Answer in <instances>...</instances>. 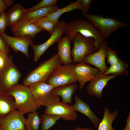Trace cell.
<instances>
[{"label":"cell","mask_w":130,"mask_h":130,"mask_svg":"<svg viewBox=\"0 0 130 130\" xmlns=\"http://www.w3.org/2000/svg\"><path fill=\"white\" fill-rule=\"evenodd\" d=\"M78 32L85 37L94 39L96 52L105 41L100 32L86 19L78 18L66 24L64 33L71 42L72 41L75 35Z\"/></svg>","instance_id":"1"},{"label":"cell","mask_w":130,"mask_h":130,"mask_svg":"<svg viewBox=\"0 0 130 130\" xmlns=\"http://www.w3.org/2000/svg\"><path fill=\"white\" fill-rule=\"evenodd\" d=\"M7 93L13 97L16 109L23 114L36 111L40 107L28 87L18 84L12 87Z\"/></svg>","instance_id":"2"},{"label":"cell","mask_w":130,"mask_h":130,"mask_svg":"<svg viewBox=\"0 0 130 130\" xmlns=\"http://www.w3.org/2000/svg\"><path fill=\"white\" fill-rule=\"evenodd\" d=\"M62 64L58 54L53 55L50 58L41 63L36 68L30 72L24 78L23 85L28 87L37 82H46L54 70Z\"/></svg>","instance_id":"3"},{"label":"cell","mask_w":130,"mask_h":130,"mask_svg":"<svg viewBox=\"0 0 130 130\" xmlns=\"http://www.w3.org/2000/svg\"><path fill=\"white\" fill-rule=\"evenodd\" d=\"M82 15L98 30L105 39L119 29L125 27L128 24L114 17H104L97 14L82 13Z\"/></svg>","instance_id":"4"},{"label":"cell","mask_w":130,"mask_h":130,"mask_svg":"<svg viewBox=\"0 0 130 130\" xmlns=\"http://www.w3.org/2000/svg\"><path fill=\"white\" fill-rule=\"evenodd\" d=\"M73 46L71 50L72 63L83 62L86 56L96 52L95 41L92 37H86L78 32L74 35Z\"/></svg>","instance_id":"5"},{"label":"cell","mask_w":130,"mask_h":130,"mask_svg":"<svg viewBox=\"0 0 130 130\" xmlns=\"http://www.w3.org/2000/svg\"><path fill=\"white\" fill-rule=\"evenodd\" d=\"M78 81L73 63L59 65L48 78L46 83L54 88L67 85Z\"/></svg>","instance_id":"6"},{"label":"cell","mask_w":130,"mask_h":130,"mask_svg":"<svg viewBox=\"0 0 130 130\" xmlns=\"http://www.w3.org/2000/svg\"><path fill=\"white\" fill-rule=\"evenodd\" d=\"M34 98L39 106L48 107L59 101V96L51 95V90L54 87L44 82L33 84L29 86Z\"/></svg>","instance_id":"7"},{"label":"cell","mask_w":130,"mask_h":130,"mask_svg":"<svg viewBox=\"0 0 130 130\" xmlns=\"http://www.w3.org/2000/svg\"><path fill=\"white\" fill-rule=\"evenodd\" d=\"M21 74L9 54L5 66L0 70V91L7 93L12 86L18 84Z\"/></svg>","instance_id":"8"},{"label":"cell","mask_w":130,"mask_h":130,"mask_svg":"<svg viewBox=\"0 0 130 130\" xmlns=\"http://www.w3.org/2000/svg\"><path fill=\"white\" fill-rule=\"evenodd\" d=\"M66 27V23L64 20H63L56 26L50 37L45 42L40 45L33 44L31 45L34 51V59L35 62L38 61L41 56L50 46L59 42Z\"/></svg>","instance_id":"9"},{"label":"cell","mask_w":130,"mask_h":130,"mask_svg":"<svg viewBox=\"0 0 130 130\" xmlns=\"http://www.w3.org/2000/svg\"><path fill=\"white\" fill-rule=\"evenodd\" d=\"M24 114L18 110L10 111L4 117L0 119V126L2 130H26V119Z\"/></svg>","instance_id":"10"},{"label":"cell","mask_w":130,"mask_h":130,"mask_svg":"<svg viewBox=\"0 0 130 130\" xmlns=\"http://www.w3.org/2000/svg\"><path fill=\"white\" fill-rule=\"evenodd\" d=\"M117 76L114 74L106 75L99 72L90 81L87 85L86 90L88 94L98 99L101 98L103 95V90L108 81Z\"/></svg>","instance_id":"11"},{"label":"cell","mask_w":130,"mask_h":130,"mask_svg":"<svg viewBox=\"0 0 130 130\" xmlns=\"http://www.w3.org/2000/svg\"><path fill=\"white\" fill-rule=\"evenodd\" d=\"M44 112L48 114L59 116L66 121L75 120L77 119L78 116L72 105L59 101L46 107Z\"/></svg>","instance_id":"12"},{"label":"cell","mask_w":130,"mask_h":130,"mask_svg":"<svg viewBox=\"0 0 130 130\" xmlns=\"http://www.w3.org/2000/svg\"><path fill=\"white\" fill-rule=\"evenodd\" d=\"M109 44L108 42L105 41L98 51L85 57L83 62L94 65L99 70L100 73L104 74L108 69L105 59L107 55V46Z\"/></svg>","instance_id":"13"},{"label":"cell","mask_w":130,"mask_h":130,"mask_svg":"<svg viewBox=\"0 0 130 130\" xmlns=\"http://www.w3.org/2000/svg\"><path fill=\"white\" fill-rule=\"evenodd\" d=\"M11 29L14 37L22 38H34L38 33L42 30L31 23L21 19L11 26Z\"/></svg>","instance_id":"14"},{"label":"cell","mask_w":130,"mask_h":130,"mask_svg":"<svg viewBox=\"0 0 130 130\" xmlns=\"http://www.w3.org/2000/svg\"><path fill=\"white\" fill-rule=\"evenodd\" d=\"M0 35L8 46L12 48L14 52H21L26 56L28 59H30L28 48L34 42L32 39L27 38L12 37L8 35L5 32L0 34Z\"/></svg>","instance_id":"15"},{"label":"cell","mask_w":130,"mask_h":130,"mask_svg":"<svg viewBox=\"0 0 130 130\" xmlns=\"http://www.w3.org/2000/svg\"><path fill=\"white\" fill-rule=\"evenodd\" d=\"M74 71L79 82V88L81 89L87 82L90 81L100 72L98 69L83 62L74 65Z\"/></svg>","instance_id":"16"},{"label":"cell","mask_w":130,"mask_h":130,"mask_svg":"<svg viewBox=\"0 0 130 130\" xmlns=\"http://www.w3.org/2000/svg\"><path fill=\"white\" fill-rule=\"evenodd\" d=\"M75 104L72 105L75 111L80 112L87 116L91 120L94 128L98 129L101 119L97 117L91 109L89 104L77 95L74 97Z\"/></svg>","instance_id":"17"},{"label":"cell","mask_w":130,"mask_h":130,"mask_svg":"<svg viewBox=\"0 0 130 130\" xmlns=\"http://www.w3.org/2000/svg\"><path fill=\"white\" fill-rule=\"evenodd\" d=\"M71 42L65 35L61 39L57 46L59 56L61 64L67 65L72 64Z\"/></svg>","instance_id":"18"},{"label":"cell","mask_w":130,"mask_h":130,"mask_svg":"<svg viewBox=\"0 0 130 130\" xmlns=\"http://www.w3.org/2000/svg\"><path fill=\"white\" fill-rule=\"evenodd\" d=\"M78 88V85L76 83L54 88L50 92L51 95L60 96L62 102L66 104L72 103V96L76 92Z\"/></svg>","instance_id":"19"},{"label":"cell","mask_w":130,"mask_h":130,"mask_svg":"<svg viewBox=\"0 0 130 130\" xmlns=\"http://www.w3.org/2000/svg\"><path fill=\"white\" fill-rule=\"evenodd\" d=\"M59 8L58 7L56 4L26 13L22 19L31 23H33L37 22L42 18L46 16Z\"/></svg>","instance_id":"20"},{"label":"cell","mask_w":130,"mask_h":130,"mask_svg":"<svg viewBox=\"0 0 130 130\" xmlns=\"http://www.w3.org/2000/svg\"><path fill=\"white\" fill-rule=\"evenodd\" d=\"M16 109L14 98L0 91V119L5 117L11 110Z\"/></svg>","instance_id":"21"},{"label":"cell","mask_w":130,"mask_h":130,"mask_svg":"<svg viewBox=\"0 0 130 130\" xmlns=\"http://www.w3.org/2000/svg\"><path fill=\"white\" fill-rule=\"evenodd\" d=\"M118 114L117 110L111 112L107 106H105L104 109L103 118L99 124L98 130H116L113 128L112 124Z\"/></svg>","instance_id":"22"},{"label":"cell","mask_w":130,"mask_h":130,"mask_svg":"<svg viewBox=\"0 0 130 130\" xmlns=\"http://www.w3.org/2000/svg\"><path fill=\"white\" fill-rule=\"evenodd\" d=\"M26 10L19 3L13 5L6 13L8 26H10L21 20Z\"/></svg>","instance_id":"23"},{"label":"cell","mask_w":130,"mask_h":130,"mask_svg":"<svg viewBox=\"0 0 130 130\" xmlns=\"http://www.w3.org/2000/svg\"><path fill=\"white\" fill-rule=\"evenodd\" d=\"M81 3V0H78L75 2L71 3L63 8H59L46 17L53 21L58 22L59 18L63 13L75 9H79L82 10Z\"/></svg>","instance_id":"24"},{"label":"cell","mask_w":130,"mask_h":130,"mask_svg":"<svg viewBox=\"0 0 130 130\" xmlns=\"http://www.w3.org/2000/svg\"><path fill=\"white\" fill-rule=\"evenodd\" d=\"M128 64L121 59L114 64L110 65L104 74L108 75L110 74L118 75L127 76L128 74Z\"/></svg>","instance_id":"25"},{"label":"cell","mask_w":130,"mask_h":130,"mask_svg":"<svg viewBox=\"0 0 130 130\" xmlns=\"http://www.w3.org/2000/svg\"><path fill=\"white\" fill-rule=\"evenodd\" d=\"M40 124L39 112L36 111L28 114V117L25 122V126L26 130H39Z\"/></svg>","instance_id":"26"},{"label":"cell","mask_w":130,"mask_h":130,"mask_svg":"<svg viewBox=\"0 0 130 130\" xmlns=\"http://www.w3.org/2000/svg\"><path fill=\"white\" fill-rule=\"evenodd\" d=\"M59 22H56L53 21L46 16L32 23L38 28L47 31L51 35Z\"/></svg>","instance_id":"27"},{"label":"cell","mask_w":130,"mask_h":130,"mask_svg":"<svg viewBox=\"0 0 130 130\" xmlns=\"http://www.w3.org/2000/svg\"><path fill=\"white\" fill-rule=\"evenodd\" d=\"M41 126L40 130H48L56 123L60 117L44 113L40 117Z\"/></svg>","instance_id":"28"},{"label":"cell","mask_w":130,"mask_h":130,"mask_svg":"<svg viewBox=\"0 0 130 130\" xmlns=\"http://www.w3.org/2000/svg\"><path fill=\"white\" fill-rule=\"evenodd\" d=\"M58 1L57 0H43L34 6L26 9V13L31 12L56 4Z\"/></svg>","instance_id":"29"},{"label":"cell","mask_w":130,"mask_h":130,"mask_svg":"<svg viewBox=\"0 0 130 130\" xmlns=\"http://www.w3.org/2000/svg\"><path fill=\"white\" fill-rule=\"evenodd\" d=\"M107 60L106 63L112 65L121 60L117 55V52L113 50L109 47L107 50Z\"/></svg>","instance_id":"30"},{"label":"cell","mask_w":130,"mask_h":130,"mask_svg":"<svg viewBox=\"0 0 130 130\" xmlns=\"http://www.w3.org/2000/svg\"><path fill=\"white\" fill-rule=\"evenodd\" d=\"M7 26L6 13L4 12L0 16V34L5 32V29Z\"/></svg>","instance_id":"31"},{"label":"cell","mask_w":130,"mask_h":130,"mask_svg":"<svg viewBox=\"0 0 130 130\" xmlns=\"http://www.w3.org/2000/svg\"><path fill=\"white\" fill-rule=\"evenodd\" d=\"M82 11L83 13H87L89 10V7L91 3L93 2V0H81Z\"/></svg>","instance_id":"32"},{"label":"cell","mask_w":130,"mask_h":130,"mask_svg":"<svg viewBox=\"0 0 130 130\" xmlns=\"http://www.w3.org/2000/svg\"><path fill=\"white\" fill-rule=\"evenodd\" d=\"M10 50L9 47L0 35V52L9 54Z\"/></svg>","instance_id":"33"},{"label":"cell","mask_w":130,"mask_h":130,"mask_svg":"<svg viewBox=\"0 0 130 130\" xmlns=\"http://www.w3.org/2000/svg\"><path fill=\"white\" fill-rule=\"evenodd\" d=\"M9 54L0 52V70L5 66Z\"/></svg>","instance_id":"34"},{"label":"cell","mask_w":130,"mask_h":130,"mask_svg":"<svg viewBox=\"0 0 130 130\" xmlns=\"http://www.w3.org/2000/svg\"><path fill=\"white\" fill-rule=\"evenodd\" d=\"M7 8L4 0H0V16L5 12V11Z\"/></svg>","instance_id":"35"},{"label":"cell","mask_w":130,"mask_h":130,"mask_svg":"<svg viewBox=\"0 0 130 130\" xmlns=\"http://www.w3.org/2000/svg\"><path fill=\"white\" fill-rule=\"evenodd\" d=\"M4 1L6 6H9L13 4L14 1L13 0H4Z\"/></svg>","instance_id":"36"},{"label":"cell","mask_w":130,"mask_h":130,"mask_svg":"<svg viewBox=\"0 0 130 130\" xmlns=\"http://www.w3.org/2000/svg\"><path fill=\"white\" fill-rule=\"evenodd\" d=\"M126 128L130 129V113L129 114L127 120L126 125L125 127Z\"/></svg>","instance_id":"37"},{"label":"cell","mask_w":130,"mask_h":130,"mask_svg":"<svg viewBox=\"0 0 130 130\" xmlns=\"http://www.w3.org/2000/svg\"><path fill=\"white\" fill-rule=\"evenodd\" d=\"M81 130H94L93 129L89 128H81Z\"/></svg>","instance_id":"38"},{"label":"cell","mask_w":130,"mask_h":130,"mask_svg":"<svg viewBox=\"0 0 130 130\" xmlns=\"http://www.w3.org/2000/svg\"><path fill=\"white\" fill-rule=\"evenodd\" d=\"M74 130H81V128L78 127Z\"/></svg>","instance_id":"39"},{"label":"cell","mask_w":130,"mask_h":130,"mask_svg":"<svg viewBox=\"0 0 130 130\" xmlns=\"http://www.w3.org/2000/svg\"><path fill=\"white\" fill-rule=\"evenodd\" d=\"M122 130H130V129H128L127 128L125 127Z\"/></svg>","instance_id":"40"},{"label":"cell","mask_w":130,"mask_h":130,"mask_svg":"<svg viewBox=\"0 0 130 130\" xmlns=\"http://www.w3.org/2000/svg\"><path fill=\"white\" fill-rule=\"evenodd\" d=\"M0 130H2V128L0 126Z\"/></svg>","instance_id":"41"}]
</instances>
